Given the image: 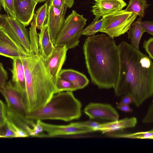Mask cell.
Returning a JSON list of instances; mask_svg holds the SVG:
<instances>
[{"mask_svg":"<svg viewBox=\"0 0 153 153\" xmlns=\"http://www.w3.org/2000/svg\"><path fill=\"white\" fill-rule=\"evenodd\" d=\"M142 19L139 17L131 25L127 32L128 39L131 40L130 45L137 50H139L140 42L142 36L145 32L140 24V21Z\"/></svg>","mask_w":153,"mask_h":153,"instance_id":"obj_20","label":"cell"},{"mask_svg":"<svg viewBox=\"0 0 153 153\" xmlns=\"http://www.w3.org/2000/svg\"><path fill=\"white\" fill-rule=\"evenodd\" d=\"M30 51L28 56L20 58L25 76V103L27 112L44 107L57 93L55 84L45 68L39 47Z\"/></svg>","mask_w":153,"mask_h":153,"instance_id":"obj_3","label":"cell"},{"mask_svg":"<svg viewBox=\"0 0 153 153\" xmlns=\"http://www.w3.org/2000/svg\"><path fill=\"white\" fill-rule=\"evenodd\" d=\"M87 20L83 15L72 10L65 20L53 43L54 47L65 46L69 49L77 46Z\"/></svg>","mask_w":153,"mask_h":153,"instance_id":"obj_5","label":"cell"},{"mask_svg":"<svg viewBox=\"0 0 153 153\" xmlns=\"http://www.w3.org/2000/svg\"><path fill=\"white\" fill-rule=\"evenodd\" d=\"M137 16L135 13L123 10L110 13L102 17L100 32L113 38L119 36L127 32Z\"/></svg>","mask_w":153,"mask_h":153,"instance_id":"obj_6","label":"cell"},{"mask_svg":"<svg viewBox=\"0 0 153 153\" xmlns=\"http://www.w3.org/2000/svg\"></svg>","mask_w":153,"mask_h":153,"instance_id":"obj_41","label":"cell"},{"mask_svg":"<svg viewBox=\"0 0 153 153\" xmlns=\"http://www.w3.org/2000/svg\"><path fill=\"white\" fill-rule=\"evenodd\" d=\"M137 119L135 117H126L117 120L103 123H100L97 131L102 133L122 130L126 128L134 127L137 123Z\"/></svg>","mask_w":153,"mask_h":153,"instance_id":"obj_17","label":"cell"},{"mask_svg":"<svg viewBox=\"0 0 153 153\" xmlns=\"http://www.w3.org/2000/svg\"><path fill=\"white\" fill-rule=\"evenodd\" d=\"M13 60L12 68L10 70L12 75V82L21 93L25 102L26 84L23 65L20 58H16Z\"/></svg>","mask_w":153,"mask_h":153,"instance_id":"obj_16","label":"cell"},{"mask_svg":"<svg viewBox=\"0 0 153 153\" xmlns=\"http://www.w3.org/2000/svg\"><path fill=\"white\" fill-rule=\"evenodd\" d=\"M37 3H41L46 1L47 0H35Z\"/></svg>","mask_w":153,"mask_h":153,"instance_id":"obj_38","label":"cell"},{"mask_svg":"<svg viewBox=\"0 0 153 153\" xmlns=\"http://www.w3.org/2000/svg\"><path fill=\"white\" fill-rule=\"evenodd\" d=\"M92 82L100 89H114L120 69V51L114 38L102 34L88 36L83 47Z\"/></svg>","mask_w":153,"mask_h":153,"instance_id":"obj_2","label":"cell"},{"mask_svg":"<svg viewBox=\"0 0 153 153\" xmlns=\"http://www.w3.org/2000/svg\"><path fill=\"white\" fill-rule=\"evenodd\" d=\"M7 79V72L4 68L2 64L0 63V89L4 87Z\"/></svg>","mask_w":153,"mask_h":153,"instance_id":"obj_32","label":"cell"},{"mask_svg":"<svg viewBox=\"0 0 153 153\" xmlns=\"http://www.w3.org/2000/svg\"><path fill=\"white\" fill-rule=\"evenodd\" d=\"M39 49L43 60L47 59L52 54L54 48L51 41L48 25L45 23L38 34Z\"/></svg>","mask_w":153,"mask_h":153,"instance_id":"obj_18","label":"cell"},{"mask_svg":"<svg viewBox=\"0 0 153 153\" xmlns=\"http://www.w3.org/2000/svg\"><path fill=\"white\" fill-rule=\"evenodd\" d=\"M36 121L41 126L43 131L47 133L46 134H43L41 137L78 135L94 132L89 128L74 126L71 123L67 125H56L44 123L40 120Z\"/></svg>","mask_w":153,"mask_h":153,"instance_id":"obj_9","label":"cell"},{"mask_svg":"<svg viewBox=\"0 0 153 153\" xmlns=\"http://www.w3.org/2000/svg\"><path fill=\"white\" fill-rule=\"evenodd\" d=\"M58 76L71 83L76 90L83 88L89 83L85 75L73 69H61Z\"/></svg>","mask_w":153,"mask_h":153,"instance_id":"obj_19","label":"cell"},{"mask_svg":"<svg viewBox=\"0 0 153 153\" xmlns=\"http://www.w3.org/2000/svg\"><path fill=\"white\" fill-rule=\"evenodd\" d=\"M7 15L0 14V27L5 22Z\"/></svg>","mask_w":153,"mask_h":153,"instance_id":"obj_37","label":"cell"},{"mask_svg":"<svg viewBox=\"0 0 153 153\" xmlns=\"http://www.w3.org/2000/svg\"><path fill=\"white\" fill-rule=\"evenodd\" d=\"M1 4H0V11H1Z\"/></svg>","mask_w":153,"mask_h":153,"instance_id":"obj_39","label":"cell"},{"mask_svg":"<svg viewBox=\"0 0 153 153\" xmlns=\"http://www.w3.org/2000/svg\"><path fill=\"white\" fill-rule=\"evenodd\" d=\"M48 6V1L46 2L36 12V26L38 29L40 30L44 25L47 18Z\"/></svg>","mask_w":153,"mask_h":153,"instance_id":"obj_23","label":"cell"},{"mask_svg":"<svg viewBox=\"0 0 153 153\" xmlns=\"http://www.w3.org/2000/svg\"><path fill=\"white\" fill-rule=\"evenodd\" d=\"M84 112L91 119L113 121L119 120V114L109 104L90 102L85 108Z\"/></svg>","mask_w":153,"mask_h":153,"instance_id":"obj_11","label":"cell"},{"mask_svg":"<svg viewBox=\"0 0 153 153\" xmlns=\"http://www.w3.org/2000/svg\"><path fill=\"white\" fill-rule=\"evenodd\" d=\"M82 106L72 92H59L54 94L44 107L27 112L26 117L33 121L51 120L70 121L80 118Z\"/></svg>","mask_w":153,"mask_h":153,"instance_id":"obj_4","label":"cell"},{"mask_svg":"<svg viewBox=\"0 0 153 153\" xmlns=\"http://www.w3.org/2000/svg\"><path fill=\"white\" fill-rule=\"evenodd\" d=\"M30 53L23 49L1 26L0 27V55L13 60L26 57Z\"/></svg>","mask_w":153,"mask_h":153,"instance_id":"obj_10","label":"cell"},{"mask_svg":"<svg viewBox=\"0 0 153 153\" xmlns=\"http://www.w3.org/2000/svg\"><path fill=\"white\" fill-rule=\"evenodd\" d=\"M102 25V19H100L99 17L95 16L93 22L89 25L84 29L82 33V35L87 36L95 35L100 32Z\"/></svg>","mask_w":153,"mask_h":153,"instance_id":"obj_24","label":"cell"},{"mask_svg":"<svg viewBox=\"0 0 153 153\" xmlns=\"http://www.w3.org/2000/svg\"><path fill=\"white\" fill-rule=\"evenodd\" d=\"M49 3L51 4L55 7L59 9L65 6L71 8L74 5V0H49Z\"/></svg>","mask_w":153,"mask_h":153,"instance_id":"obj_29","label":"cell"},{"mask_svg":"<svg viewBox=\"0 0 153 153\" xmlns=\"http://www.w3.org/2000/svg\"><path fill=\"white\" fill-rule=\"evenodd\" d=\"M20 0V1H23V0Z\"/></svg>","mask_w":153,"mask_h":153,"instance_id":"obj_40","label":"cell"},{"mask_svg":"<svg viewBox=\"0 0 153 153\" xmlns=\"http://www.w3.org/2000/svg\"><path fill=\"white\" fill-rule=\"evenodd\" d=\"M95 3L91 11L93 15L99 18L114 12L122 10L126 6L122 0H93Z\"/></svg>","mask_w":153,"mask_h":153,"instance_id":"obj_15","label":"cell"},{"mask_svg":"<svg viewBox=\"0 0 153 153\" xmlns=\"http://www.w3.org/2000/svg\"><path fill=\"white\" fill-rule=\"evenodd\" d=\"M5 124L14 134L15 137H28L29 136L25 130L7 118Z\"/></svg>","mask_w":153,"mask_h":153,"instance_id":"obj_26","label":"cell"},{"mask_svg":"<svg viewBox=\"0 0 153 153\" xmlns=\"http://www.w3.org/2000/svg\"><path fill=\"white\" fill-rule=\"evenodd\" d=\"M115 138H124L131 139H153V130L128 134H113L110 135Z\"/></svg>","mask_w":153,"mask_h":153,"instance_id":"obj_22","label":"cell"},{"mask_svg":"<svg viewBox=\"0 0 153 153\" xmlns=\"http://www.w3.org/2000/svg\"><path fill=\"white\" fill-rule=\"evenodd\" d=\"M117 108L126 112H132L133 111L129 105H117L116 107Z\"/></svg>","mask_w":153,"mask_h":153,"instance_id":"obj_36","label":"cell"},{"mask_svg":"<svg viewBox=\"0 0 153 153\" xmlns=\"http://www.w3.org/2000/svg\"><path fill=\"white\" fill-rule=\"evenodd\" d=\"M143 47L149 56L153 59V38L150 37L147 40H144L143 43Z\"/></svg>","mask_w":153,"mask_h":153,"instance_id":"obj_30","label":"cell"},{"mask_svg":"<svg viewBox=\"0 0 153 153\" xmlns=\"http://www.w3.org/2000/svg\"><path fill=\"white\" fill-rule=\"evenodd\" d=\"M120 69L115 95H130L134 103L140 106L153 94V63L152 59L126 41L119 45Z\"/></svg>","mask_w":153,"mask_h":153,"instance_id":"obj_1","label":"cell"},{"mask_svg":"<svg viewBox=\"0 0 153 153\" xmlns=\"http://www.w3.org/2000/svg\"><path fill=\"white\" fill-rule=\"evenodd\" d=\"M100 123L92 121H86L83 122L71 123L72 125L81 127H84L89 128L93 131H97Z\"/></svg>","mask_w":153,"mask_h":153,"instance_id":"obj_27","label":"cell"},{"mask_svg":"<svg viewBox=\"0 0 153 153\" xmlns=\"http://www.w3.org/2000/svg\"><path fill=\"white\" fill-rule=\"evenodd\" d=\"M14 0V11L15 18L25 27L31 21L37 3L35 0Z\"/></svg>","mask_w":153,"mask_h":153,"instance_id":"obj_14","label":"cell"},{"mask_svg":"<svg viewBox=\"0 0 153 153\" xmlns=\"http://www.w3.org/2000/svg\"><path fill=\"white\" fill-rule=\"evenodd\" d=\"M140 24L146 32L150 35H153V22L151 21H143L142 20L140 21Z\"/></svg>","mask_w":153,"mask_h":153,"instance_id":"obj_33","label":"cell"},{"mask_svg":"<svg viewBox=\"0 0 153 153\" xmlns=\"http://www.w3.org/2000/svg\"><path fill=\"white\" fill-rule=\"evenodd\" d=\"M67 8L65 6L61 9H57L51 3L48 6L46 23L53 43L64 22Z\"/></svg>","mask_w":153,"mask_h":153,"instance_id":"obj_13","label":"cell"},{"mask_svg":"<svg viewBox=\"0 0 153 153\" xmlns=\"http://www.w3.org/2000/svg\"><path fill=\"white\" fill-rule=\"evenodd\" d=\"M68 50L65 46L55 47L50 56L47 59L43 60L47 71L55 85L59 74L66 59Z\"/></svg>","mask_w":153,"mask_h":153,"instance_id":"obj_12","label":"cell"},{"mask_svg":"<svg viewBox=\"0 0 153 153\" xmlns=\"http://www.w3.org/2000/svg\"><path fill=\"white\" fill-rule=\"evenodd\" d=\"M0 3L6 12L10 14V16L16 18L14 11V0H0Z\"/></svg>","mask_w":153,"mask_h":153,"instance_id":"obj_28","label":"cell"},{"mask_svg":"<svg viewBox=\"0 0 153 153\" xmlns=\"http://www.w3.org/2000/svg\"><path fill=\"white\" fill-rule=\"evenodd\" d=\"M0 92L7 102L6 114L27 121L28 120L26 117L27 110L24 100L20 92L11 81L6 83L4 87L0 89Z\"/></svg>","mask_w":153,"mask_h":153,"instance_id":"obj_7","label":"cell"},{"mask_svg":"<svg viewBox=\"0 0 153 153\" xmlns=\"http://www.w3.org/2000/svg\"><path fill=\"white\" fill-rule=\"evenodd\" d=\"M149 5L147 3L146 0H130L125 10L135 13L142 18L146 8Z\"/></svg>","mask_w":153,"mask_h":153,"instance_id":"obj_21","label":"cell"},{"mask_svg":"<svg viewBox=\"0 0 153 153\" xmlns=\"http://www.w3.org/2000/svg\"><path fill=\"white\" fill-rule=\"evenodd\" d=\"M7 119L6 106L0 100V128L5 124Z\"/></svg>","mask_w":153,"mask_h":153,"instance_id":"obj_31","label":"cell"},{"mask_svg":"<svg viewBox=\"0 0 153 153\" xmlns=\"http://www.w3.org/2000/svg\"><path fill=\"white\" fill-rule=\"evenodd\" d=\"M153 103L150 105L147 112L142 120L144 123H147L153 122Z\"/></svg>","mask_w":153,"mask_h":153,"instance_id":"obj_34","label":"cell"},{"mask_svg":"<svg viewBox=\"0 0 153 153\" xmlns=\"http://www.w3.org/2000/svg\"><path fill=\"white\" fill-rule=\"evenodd\" d=\"M1 26L23 49L31 52L29 33L22 23L7 15Z\"/></svg>","mask_w":153,"mask_h":153,"instance_id":"obj_8","label":"cell"},{"mask_svg":"<svg viewBox=\"0 0 153 153\" xmlns=\"http://www.w3.org/2000/svg\"><path fill=\"white\" fill-rule=\"evenodd\" d=\"M132 103H134V100L132 97L129 94H126L123 97L118 105H129Z\"/></svg>","mask_w":153,"mask_h":153,"instance_id":"obj_35","label":"cell"},{"mask_svg":"<svg viewBox=\"0 0 153 153\" xmlns=\"http://www.w3.org/2000/svg\"><path fill=\"white\" fill-rule=\"evenodd\" d=\"M55 86L57 93L64 91L73 92L77 90L71 83L59 76L56 81Z\"/></svg>","mask_w":153,"mask_h":153,"instance_id":"obj_25","label":"cell"}]
</instances>
